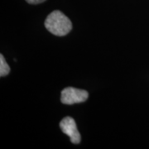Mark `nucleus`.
Returning a JSON list of instances; mask_svg holds the SVG:
<instances>
[{"label":"nucleus","mask_w":149,"mask_h":149,"mask_svg":"<svg viewBox=\"0 0 149 149\" xmlns=\"http://www.w3.org/2000/svg\"><path fill=\"white\" fill-rule=\"evenodd\" d=\"M26 1L30 4H38V3H42L43 2H45L46 0H26Z\"/></svg>","instance_id":"39448f33"},{"label":"nucleus","mask_w":149,"mask_h":149,"mask_svg":"<svg viewBox=\"0 0 149 149\" xmlns=\"http://www.w3.org/2000/svg\"><path fill=\"white\" fill-rule=\"evenodd\" d=\"M45 27L53 35L62 37L69 33L72 29V23L61 11L52 12L45 20Z\"/></svg>","instance_id":"f257e3e1"},{"label":"nucleus","mask_w":149,"mask_h":149,"mask_svg":"<svg viewBox=\"0 0 149 149\" xmlns=\"http://www.w3.org/2000/svg\"><path fill=\"white\" fill-rule=\"evenodd\" d=\"M89 97V93L85 90H80L73 87L65 88L61 91V101L64 104L71 105L86 101Z\"/></svg>","instance_id":"f03ea898"},{"label":"nucleus","mask_w":149,"mask_h":149,"mask_svg":"<svg viewBox=\"0 0 149 149\" xmlns=\"http://www.w3.org/2000/svg\"><path fill=\"white\" fill-rule=\"evenodd\" d=\"M10 72V67L6 62L5 58L3 54L0 55V76L3 77L9 74Z\"/></svg>","instance_id":"20e7f679"},{"label":"nucleus","mask_w":149,"mask_h":149,"mask_svg":"<svg viewBox=\"0 0 149 149\" xmlns=\"http://www.w3.org/2000/svg\"><path fill=\"white\" fill-rule=\"evenodd\" d=\"M60 128L61 131L66 134L70 139V142L74 144H79L81 140L80 134L78 131L76 123L71 117L64 118L60 123Z\"/></svg>","instance_id":"7ed1b4c3"}]
</instances>
